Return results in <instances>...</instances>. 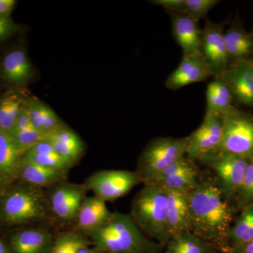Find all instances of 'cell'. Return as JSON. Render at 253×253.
<instances>
[{
    "label": "cell",
    "instance_id": "obj_1",
    "mask_svg": "<svg viewBox=\"0 0 253 253\" xmlns=\"http://www.w3.org/2000/svg\"><path fill=\"white\" fill-rule=\"evenodd\" d=\"M186 195L191 231L228 253V236L238 209L223 193L209 170L203 171L197 185Z\"/></svg>",
    "mask_w": 253,
    "mask_h": 253
},
{
    "label": "cell",
    "instance_id": "obj_2",
    "mask_svg": "<svg viewBox=\"0 0 253 253\" xmlns=\"http://www.w3.org/2000/svg\"><path fill=\"white\" fill-rule=\"evenodd\" d=\"M89 237L94 248L107 253L163 252L164 249L145 236L130 214L118 212H113Z\"/></svg>",
    "mask_w": 253,
    "mask_h": 253
},
{
    "label": "cell",
    "instance_id": "obj_3",
    "mask_svg": "<svg viewBox=\"0 0 253 253\" xmlns=\"http://www.w3.org/2000/svg\"><path fill=\"white\" fill-rule=\"evenodd\" d=\"M21 184L5 189L0 196V219L11 226H38L49 220L52 214L44 189Z\"/></svg>",
    "mask_w": 253,
    "mask_h": 253
},
{
    "label": "cell",
    "instance_id": "obj_4",
    "mask_svg": "<svg viewBox=\"0 0 253 253\" xmlns=\"http://www.w3.org/2000/svg\"><path fill=\"white\" fill-rule=\"evenodd\" d=\"M130 215L143 232L166 248L171 237L168 226L166 190L158 184H144L131 204Z\"/></svg>",
    "mask_w": 253,
    "mask_h": 253
},
{
    "label": "cell",
    "instance_id": "obj_5",
    "mask_svg": "<svg viewBox=\"0 0 253 253\" xmlns=\"http://www.w3.org/2000/svg\"><path fill=\"white\" fill-rule=\"evenodd\" d=\"M189 137H158L148 143L138 160L135 172L142 184L154 181L173 163L186 156Z\"/></svg>",
    "mask_w": 253,
    "mask_h": 253
},
{
    "label": "cell",
    "instance_id": "obj_6",
    "mask_svg": "<svg viewBox=\"0 0 253 253\" xmlns=\"http://www.w3.org/2000/svg\"><path fill=\"white\" fill-rule=\"evenodd\" d=\"M251 161L226 151H217L200 158L196 162L208 168L224 195L234 202Z\"/></svg>",
    "mask_w": 253,
    "mask_h": 253
},
{
    "label": "cell",
    "instance_id": "obj_7",
    "mask_svg": "<svg viewBox=\"0 0 253 253\" xmlns=\"http://www.w3.org/2000/svg\"><path fill=\"white\" fill-rule=\"evenodd\" d=\"M222 118V139L217 151L253 160V114L234 106Z\"/></svg>",
    "mask_w": 253,
    "mask_h": 253
},
{
    "label": "cell",
    "instance_id": "obj_8",
    "mask_svg": "<svg viewBox=\"0 0 253 253\" xmlns=\"http://www.w3.org/2000/svg\"><path fill=\"white\" fill-rule=\"evenodd\" d=\"M142 184L137 173L122 169H105L93 173L83 185L86 191L104 201H113L126 196L134 186Z\"/></svg>",
    "mask_w": 253,
    "mask_h": 253
},
{
    "label": "cell",
    "instance_id": "obj_9",
    "mask_svg": "<svg viewBox=\"0 0 253 253\" xmlns=\"http://www.w3.org/2000/svg\"><path fill=\"white\" fill-rule=\"evenodd\" d=\"M86 191L83 184L66 181L49 188L46 194L53 217L63 222L74 221Z\"/></svg>",
    "mask_w": 253,
    "mask_h": 253
},
{
    "label": "cell",
    "instance_id": "obj_10",
    "mask_svg": "<svg viewBox=\"0 0 253 253\" xmlns=\"http://www.w3.org/2000/svg\"><path fill=\"white\" fill-rule=\"evenodd\" d=\"M222 23L206 21L201 30V53L214 77H221L229 66Z\"/></svg>",
    "mask_w": 253,
    "mask_h": 253
},
{
    "label": "cell",
    "instance_id": "obj_11",
    "mask_svg": "<svg viewBox=\"0 0 253 253\" xmlns=\"http://www.w3.org/2000/svg\"><path fill=\"white\" fill-rule=\"evenodd\" d=\"M223 118L207 114L199 128L189 137L186 156L196 161L200 158L217 151L222 139Z\"/></svg>",
    "mask_w": 253,
    "mask_h": 253
},
{
    "label": "cell",
    "instance_id": "obj_12",
    "mask_svg": "<svg viewBox=\"0 0 253 253\" xmlns=\"http://www.w3.org/2000/svg\"><path fill=\"white\" fill-rule=\"evenodd\" d=\"M202 172L196 161L184 156L151 183L158 184L166 190L186 194L197 185Z\"/></svg>",
    "mask_w": 253,
    "mask_h": 253
},
{
    "label": "cell",
    "instance_id": "obj_13",
    "mask_svg": "<svg viewBox=\"0 0 253 253\" xmlns=\"http://www.w3.org/2000/svg\"><path fill=\"white\" fill-rule=\"evenodd\" d=\"M221 77L236 102L253 108V59L231 63Z\"/></svg>",
    "mask_w": 253,
    "mask_h": 253
},
{
    "label": "cell",
    "instance_id": "obj_14",
    "mask_svg": "<svg viewBox=\"0 0 253 253\" xmlns=\"http://www.w3.org/2000/svg\"><path fill=\"white\" fill-rule=\"evenodd\" d=\"M212 76L211 70L201 52L183 56L179 66L166 81V86L176 90L194 83L206 81Z\"/></svg>",
    "mask_w": 253,
    "mask_h": 253
},
{
    "label": "cell",
    "instance_id": "obj_15",
    "mask_svg": "<svg viewBox=\"0 0 253 253\" xmlns=\"http://www.w3.org/2000/svg\"><path fill=\"white\" fill-rule=\"evenodd\" d=\"M54 239L45 228L33 226L11 234L7 246L11 253H51Z\"/></svg>",
    "mask_w": 253,
    "mask_h": 253
},
{
    "label": "cell",
    "instance_id": "obj_16",
    "mask_svg": "<svg viewBox=\"0 0 253 253\" xmlns=\"http://www.w3.org/2000/svg\"><path fill=\"white\" fill-rule=\"evenodd\" d=\"M106 202L97 196L86 197L74 219L73 232L89 236L92 231L104 225L111 217Z\"/></svg>",
    "mask_w": 253,
    "mask_h": 253
},
{
    "label": "cell",
    "instance_id": "obj_17",
    "mask_svg": "<svg viewBox=\"0 0 253 253\" xmlns=\"http://www.w3.org/2000/svg\"><path fill=\"white\" fill-rule=\"evenodd\" d=\"M60 157L73 167L81 159L84 151V144L81 138L66 125L46 136Z\"/></svg>",
    "mask_w": 253,
    "mask_h": 253
},
{
    "label": "cell",
    "instance_id": "obj_18",
    "mask_svg": "<svg viewBox=\"0 0 253 253\" xmlns=\"http://www.w3.org/2000/svg\"><path fill=\"white\" fill-rule=\"evenodd\" d=\"M169 14L173 37L181 46L183 56L201 52V30L198 23L186 14Z\"/></svg>",
    "mask_w": 253,
    "mask_h": 253
},
{
    "label": "cell",
    "instance_id": "obj_19",
    "mask_svg": "<svg viewBox=\"0 0 253 253\" xmlns=\"http://www.w3.org/2000/svg\"><path fill=\"white\" fill-rule=\"evenodd\" d=\"M26 151L9 133L0 131V175L8 184L18 179L21 159Z\"/></svg>",
    "mask_w": 253,
    "mask_h": 253
},
{
    "label": "cell",
    "instance_id": "obj_20",
    "mask_svg": "<svg viewBox=\"0 0 253 253\" xmlns=\"http://www.w3.org/2000/svg\"><path fill=\"white\" fill-rule=\"evenodd\" d=\"M229 65L253 59V33H249L240 23H233L224 32Z\"/></svg>",
    "mask_w": 253,
    "mask_h": 253
},
{
    "label": "cell",
    "instance_id": "obj_21",
    "mask_svg": "<svg viewBox=\"0 0 253 253\" xmlns=\"http://www.w3.org/2000/svg\"><path fill=\"white\" fill-rule=\"evenodd\" d=\"M68 172L21 161L18 179L45 189L67 180Z\"/></svg>",
    "mask_w": 253,
    "mask_h": 253
},
{
    "label": "cell",
    "instance_id": "obj_22",
    "mask_svg": "<svg viewBox=\"0 0 253 253\" xmlns=\"http://www.w3.org/2000/svg\"><path fill=\"white\" fill-rule=\"evenodd\" d=\"M2 77L8 83L23 84L34 77L35 70L26 51L22 49L8 53L1 63Z\"/></svg>",
    "mask_w": 253,
    "mask_h": 253
},
{
    "label": "cell",
    "instance_id": "obj_23",
    "mask_svg": "<svg viewBox=\"0 0 253 253\" xmlns=\"http://www.w3.org/2000/svg\"><path fill=\"white\" fill-rule=\"evenodd\" d=\"M166 193L168 231L172 239L183 231H191L189 206L185 194L170 190H166Z\"/></svg>",
    "mask_w": 253,
    "mask_h": 253
},
{
    "label": "cell",
    "instance_id": "obj_24",
    "mask_svg": "<svg viewBox=\"0 0 253 253\" xmlns=\"http://www.w3.org/2000/svg\"><path fill=\"white\" fill-rule=\"evenodd\" d=\"M25 107L32 126L45 136L64 125L52 109L37 98L27 97Z\"/></svg>",
    "mask_w": 253,
    "mask_h": 253
},
{
    "label": "cell",
    "instance_id": "obj_25",
    "mask_svg": "<svg viewBox=\"0 0 253 253\" xmlns=\"http://www.w3.org/2000/svg\"><path fill=\"white\" fill-rule=\"evenodd\" d=\"M234 96L221 77H214L206 91L207 114L222 118L233 107Z\"/></svg>",
    "mask_w": 253,
    "mask_h": 253
},
{
    "label": "cell",
    "instance_id": "obj_26",
    "mask_svg": "<svg viewBox=\"0 0 253 253\" xmlns=\"http://www.w3.org/2000/svg\"><path fill=\"white\" fill-rule=\"evenodd\" d=\"M165 249L164 253H214L219 251L214 245L191 231H183L173 236Z\"/></svg>",
    "mask_w": 253,
    "mask_h": 253
},
{
    "label": "cell",
    "instance_id": "obj_27",
    "mask_svg": "<svg viewBox=\"0 0 253 253\" xmlns=\"http://www.w3.org/2000/svg\"><path fill=\"white\" fill-rule=\"evenodd\" d=\"M21 161L66 172H68L71 168L62 158L60 157L46 138L30 148L23 155Z\"/></svg>",
    "mask_w": 253,
    "mask_h": 253
},
{
    "label": "cell",
    "instance_id": "obj_28",
    "mask_svg": "<svg viewBox=\"0 0 253 253\" xmlns=\"http://www.w3.org/2000/svg\"><path fill=\"white\" fill-rule=\"evenodd\" d=\"M253 239V205H251L241 210V213L231 226L228 236L229 251L247 244Z\"/></svg>",
    "mask_w": 253,
    "mask_h": 253
},
{
    "label": "cell",
    "instance_id": "obj_29",
    "mask_svg": "<svg viewBox=\"0 0 253 253\" xmlns=\"http://www.w3.org/2000/svg\"><path fill=\"white\" fill-rule=\"evenodd\" d=\"M27 98L11 92L0 98V131L11 133Z\"/></svg>",
    "mask_w": 253,
    "mask_h": 253
},
{
    "label": "cell",
    "instance_id": "obj_30",
    "mask_svg": "<svg viewBox=\"0 0 253 253\" xmlns=\"http://www.w3.org/2000/svg\"><path fill=\"white\" fill-rule=\"evenodd\" d=\"M91 242L86 236L77 233L64 232L54 239L51 253H77L82 248L88 247Z\"/></svg>",
    "mask_w": 253,
    "mask_h": 253
},
{
    "label": "cell",
    "instance_id": "obj_31",
    "mask_svg": "<svg viewBox=\"0 0 253 253\" xmlns=\"http://www.w3.org/2000/svg\"><path fill=\"white\" fill-rule=\"evenodd\" d=\"M234 202L239 211L253 205V160H251Z\"/></svg>",
    "mask_w": 253,
    "mask_h": 253
},
{
    "label": "cell",
    "instance_id": "obj_32",
    "mask_svg": "<svg viewBox=\"0 0 253 253\" xmlns=\"http://www.w3.org/2000/svg\"><path fill=\"white\" fill-rule=\"evenodd\" d=\"M219 2L218 0H185L184 14L198 23Z\"/></svg>",
    "mask_w": 253,
    "mask_h": 253
},
{
    "label": "cell",
    "instance_id": "obj_33",
    "mask_svg": "<svg viewBox=\"0 0 253 253\" xmlns=\"http://www.w3.org/2000/svg\"><path fill=\"white\" fill-rule=\"evenodd\" d=\"M10 134L26 151L46 137L44 134L35 129L33 126L21 130L12 131Z\"/></svg>",
    "mask_w": 253,
    "mask_h": 253
},
{
    "label": "cell",
    "instance_id": "obj_34",
    "mask_svg": "<svg viewBox=\"0 0 253 253\" xmlns=\"http://www.w3.org/2000/svg\"><path fill=\"white\" fill-rule=\"evenodd\" d=\"M152 4L159 5L169 11V14H184L185 0H154Z\"/></svg>",
    "mask_w": 253,
    "mask_h": 253
},
{
    "label": "cell",
    "instance_id": "obj_35",
    "mask_svg": "<svg viewBox=\"0 0 253 253\" xmlns=\"http://www.w3.org/2000/svg\"><path fill=\"white\" fill-rule=\"evenodd\" d=\"M17 30V25L10 16L0 15V41L9 38Z\"/></svg>",
    "mask_w": 253,
    "mask_h": 253
},
{
    "label": "cell",
    "instance_id": "obj_36",
    "mask_svg": "<svg viewBox=\"0 0 253 253\" xmlns=\"http://www.w3.org/2000/svg\"><path fill=\"white\" fill-rule=\"evenodd\" d=\"M31 126H32L31 119H30L29 115H28L27 110L25 107L24 104V106L21 109L17 118H16L14 128H13L11 132L12 131L21 130V129H26V128L30 127Z\"/></svg>",
    "mask_w": 253,
    "mask_h": 253
},
{
    "label": "cell",
    "instance_id": "obj_37",
    "mask_svg": "<svg viewBox=\"0 0 253 253\" xmlns=\"http://www.w3.org/2000/svg\"><path fill=\"white\" fill-rule=\"evenodd\" d=\"M16 4L15 0H0V15L10 16Z\"/></svg>",
    "mask_w": 253,
    "mask_h": 253
},
{
    "label": "cell",
    "instance_id": "obj_38",
    "mask_svg": "<svg viewBox=\"0 0 253 253\" xmlns=\"http://www.w3.org/2000/svg\"><path fill=\"white\" fill-rule=\"evenodd\" d=\"M228 253H253V239L247 244L231 249Z\"/></svg>",
    "mask_w": 253,
    "mask_h": 253
},
{
    "label": "cell",
    "instance_id": "obj_39",
    "mask_svg": "<svg viewBox=\"0 0 253 253\" xmlns=\"http://www.w3.org/2000/svg\"><path fill=\"white\" fill-rule=\"evenodd\" d=\"M77 253H107L104 252V251H101V250L96 249V248H94V247L92 248V249H91V248H89V246H88V247L82 248V249H80L79 251H78Z\"/></svg>",
    "mask_w": 253,
    "mask_h": 253
},
{
    "label": "cell",
    "instance_id": "obj_40",
    "mask_svg": "<svg viewBox=\"0 0 253 253\" xmlns=\"http://www.w3.org/2000/svg\"><path fill=\"white\" fill-rule=\"evenodd\" d=\"M0 253H11L8 247L7 244L0 239Z\"/></svg>",
    "mask_w": 253,
    "mask_h": 253
},
{
    "label": "cell",
    "instance_id": "obj_41",
    "mask_svg": "<svg viewBox=\"0 0 253 253\" xmlns=\"http://www.w3.org/2000/svg\"><path fill=\"white\" fill-rule=\"evenodd\" d=\"M8 185L7 182L5 181L4 178L0 175V196L3 194L5 189H6V186Z\"/></svg>",
    "mask_w": 253,
    "mask_h": 253
},
{
    "label": "cell",
    "instance_id": "obj_42",
    "mask_svg": "<svg viewBox=\"0 0 253 253\" xmlns=\"http://www.w3.org/2000/svg\"><path fill=\"white\" fill-rule=\"evenodd\" d=\"M214 253H226L222 252V251H216V252Z\"/></svg>",
    "mask_w": 253,
    "mask_h": 253
},
{
    "label": "cell",
    "instance_id": "obj_43",
    "mask_svg": "<svg viewBox=\"0 0 253 253\" xmlns=\"http://www.w3.org/2000/svg\"><path fill=\"white\" fill-rule=\"evenodd\" d=\"M164 253V252H154V253Z\"/></svg>",
    "mask_w": 253,
    "mask_h": 253
},
{
    "label": "cell",
    "instance_id": "obj_44",
    "mask_svg": "<svg viewBox=\"0 0 253 253\" xmlns=\"http://www.w3.org/2000/svg\"></svg>",
    "mask_w": 253,
    "mask_h": 253
}]
</instances>
